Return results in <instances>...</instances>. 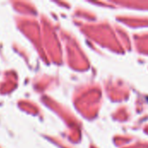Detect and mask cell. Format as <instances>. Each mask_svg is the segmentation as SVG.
<instances>
[]
</instances>
